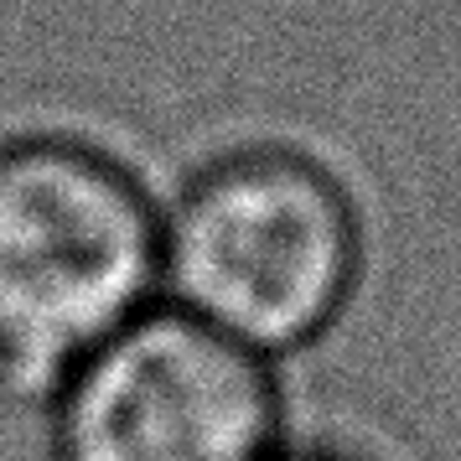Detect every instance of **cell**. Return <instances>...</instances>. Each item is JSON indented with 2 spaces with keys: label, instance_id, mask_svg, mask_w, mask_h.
Segmentation results:
<instances>
[{
  "label": "cell",
  "instance_id": "cell-1",
  "mask_svg": "<svg viewBox=\"0 0 461 461\" xmlns=\"http://www.w3.org/2000/svg\"><path fill=\"white\" fill-rule=\"evenodd\" d=\"M374 285V229L348 176L280 140L192 161L161 192V301L312 378Z\"/></svg>",
  "mask_w": 461,
  "mask_h": 461
},
{
  "label": "cell",
  "instance_id": "cell-2",
  "mask_svg": "<svg viewBox=\"0 0 461 461\" xmlns=\"http://www.w3.org/2000/svg\"><path fill=\"white\" fill-rule=\"evenodd\" d=\"M161 301V182L88 120L0 130V389L32 410Z\"/></svg>",
  "mask_w": 461,
  "mask_h": 461
},
{
  "label": "cell",
  "instance_id": "cell-3",
  "mask_svg": "<svg viewBox=\"0 0 461 461\" xmlns=\"http://www.w3.org/2000/svg\"><path fill=\"white\" fill-rule=\"evenodd\" d=\"M37 415L47 461H275L295 440L285 368L171 301L78 357Z\"/></svg>",
  "mask_w": 461,
  "mask_h": 461
},
{
  "label": "cell",
  "instance_id": "cell-4",
  "mask_svg": "<svg viewBox=\"0 0 461 461\" xmlns=\"http://www.w3.org/2000/svg\"><path fill=\"white\" fill-rule=\"evenodd\" d=\"M275 461H368V456H357V451H348V446H332V440H306V436H295Z\"/></svg>",
  "mask_w": 461,
  "mask_h": 461
}]
</instances>
